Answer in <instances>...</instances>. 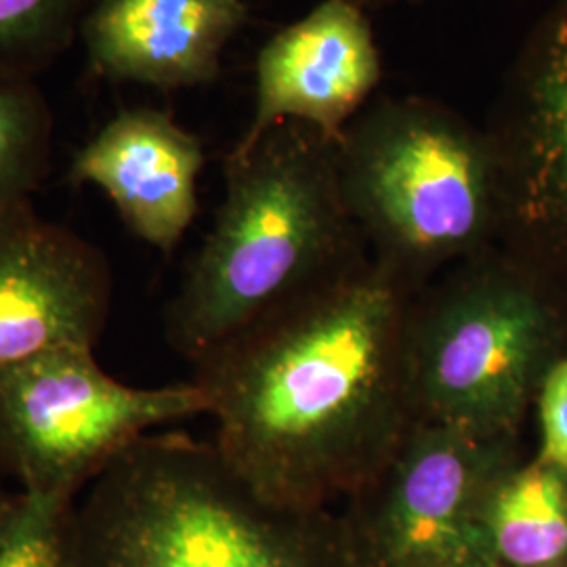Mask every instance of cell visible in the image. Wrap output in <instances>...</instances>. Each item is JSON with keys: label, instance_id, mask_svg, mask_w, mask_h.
Wrapping results in <instances>:
<instances>
[{"label": "cell", "instance_id": "12", "mask_svg": "<svg viewBox=\"0 0 567 567\" xmlns=\"http://www.w3.org/2000/svg\"><path fill=\"white\" fill-rule=\"evenodd\" d=\"M246 23L243 0H97L81 39L105 79L173 91L215 81Z\"/></svg>", "mask_w": 567, "mask_h": 567}, {"label": "cell", "instance_id": "6", "mask_svg": "<svg viewBox=\"0 0 567 567\" xmlns=\"http://www.w3.org/2000/svg\"><path fill=\"white\" fill-rule=\"evenodd\" d=\"M208 412L203 389L124 385L91 347H58L0 365V468L23 494L72 505L154 426Z\"/></svg>", "mask_w": 567, "mask_h": 567}, {"label": "cell", "instance_id": "17", "mask_svg": "<svg viewBox=\"0 0 567 567\" xmlns=\"http://www.w3.org/2000/svg\"><path fill=\"white\" fill-rule=\"evenodd\" d=\"M25 508H28V496L23 492H2L0 489V553L11 540Z\"/></svg>", "mask_w": 567, "mask_h": 567}, {"label": "cell", "instance_id": "20", "mask_svg": "<svg viewBox=\"0 0 567 567\" xmlns=\"http://www.w3.org/2000/svg\"><path fill=\"white\" fill-rule=\"evenodd\" d=\"M557 2H564V4H567V0H557Z\"/></svg>", "mask_w": 567, "mask_h": 567}, {"label": "cell", "instance_id": "18", "mask_svg": "<svg viewBox=\"0 0 567 567\" xmlns=\"http://www.w3.org/2000/svg\"><path fill=\"white\" fill-rule=\"evenodd\" d=\"M351 2L360 4L362 9H365V11L370 13V11H374V9H385V7L398 4V2H405V0H351Z\"/></svg>", "mask_w": 567, "mask_h": 567}, {"label": "cell", "instance_id": "4", "mask_svg": "<svg viewBox=\"0 0 567 567\" xmlns=\"http://www.w3.org/2000/svg\"><path fill=\"white\" fill-rule=\"evenodd\" d=\"M344 206L372 261L419 295L501 244V189L486 128L426 97L365 105L339 140Z\"/></svg>", "mask_w": 567, "mask_h": 567}, {"label": "cell", "instance_id": "11", "mask_svg": "<svg viewBox=\"0 0 567 567\" xmlns=\"http://www.w3.org/2000/svg\"><path fill=\"white\" fill-rule=\"evenodd\" d=\"M203 142L158 110H126L76 154L70 179L91 183L116 206L126 229L173 252L198 213Z\"/></svg>", "mask_w": 567, "mask_h": 567}, {"label": "cell", "instance_id": "2", "mask_svg": "<svg viewBox=\"0 0 567 567\" xmlns=\"http://www.w3.org/2000/svg\"><path fill=\"white\" fill-rule=\"evenodd\" d=\"M344 206L339 142L280 122L225 158V196L166 311L192 364L365 261Z\"/></svg>", "mask_w": 567, "mask_h": 567}, {"label": "cell", "instance_id": "15", "mask_svg": "<svg viewBox=\"0 0 567 567\" xmlns=\"http://www.w3.org/2000/svg\"><path fill=\"white\" fill-rule=\"evenodd\" d=\"M97 0H0V72L37 79L81 37Z\"/></svg>", "mask_w": 567, "mask_h": 567}, {"label": "cell", "instance_id": "8", "mask_svg": "<svg viewBox=\"0 0 567 567\" xmlns=\"http://www.w3.org/2000/svg\"><path fill=\"white\" fill-rule=\"evenodd\" d=\"M501 189V244L567 290V4L538 21L486 126Z\"/></svg>", "mask_w": 567, "mask_h": 567}, {"label": "cell", "instance_id": "5", "mask_svg": "<svg viewBox=\"0 0 567 567\" xmlns=\"http://www.w3.org/2000/svg\"><path fill=\"white\" fill-rule=\"evenodd\" d=\"M566 288L503 244L414 295L408 377L416 421L517 437L566 353Z\"/></svg>", "mask_w": 567, "mask_h": 567}, {"label": "cell", "instance_id": "10", "mask_svg": "<svg viewBox=\"0 0 567 567\" xmlns=\"http://www.w3.org/2000/svg\"><path fill=\"white\" fill-rule=\"evenodd\" d=\"M383 76L368 11L322 0L265 42L255 65V112L238 143L280 122H303L339 142Z\"/></svg>", "mask_w": 567, "mask_h": 567}, {"label": "cell", "instance_id": "16", "mask_svg": "<svg viewBox=\"0 0 567 567\" xmlns=\"http://www.w3.org/2000/svg\"><path fill=\"white\" fill-rule=\"evenodd\" d=\"M536 404L543 433L538 456L567 473V355L548 370Z\"/></svg>", "mask_w": 567, "mask_h": 567}, {"label": "cell", "instance_id": "13", "mask_svg": "<svg viewBox=\"0 0 567 567\" xmlns=\"http://www.w3.org/2000/svg\"><path fill=\"white\" fill-rule=\"evenodd\" d=\"M482 555L496 567H567V473L522 458L486 487L475 515Z\"/></svg>", "mask_w": 567, "mask_h": 567}, {"label": "cell", "instance_id": "1", "mask_svg": "<svg viewBox=\"0 0 567 567\" xmlns=\"http://www.w3.org/2000/svg\"><path fill=\"white\" fill-rule=\"evenodd\" d=\"M414 292L370 257L194 362L215 447L282 507L353 494L414 425Z\"/></svg>", "mask_w": 567, "mask_h": 567}, {"label": "cell", "instance_id": "7", "mask_svg": "<svg viewBox=\"0 0 567 567\" xmlns=\"http://www.w3.org/2000/svg\"><path fill=\"white\" fill-rule=\"evenodd\" d=\"M517 461V437H480L414 421L385 465L351 494L368 566L489 564L475 515L492 480Z\"/></svg>", "mask_w": 567, "mask_h": 567}, {"label": "cell", "instance_id": "9", "mask_svg": "<svg viewBox=\"0 0 567 567\" xmlns=\"http://www.w3.org/2000/svg\"><path fill=\"white\" fill-rule=\"evenodd\" d=\"M102 250L41 219L34 206L0 217V365L58 347H91L112 307Z\"/></svg>", "mask_w": 567, "mask_h": 567}, {"label": "cell", "instance_id": "14", "mask_svg": "<svg viewBox=\"0 0 567 567\" xmlns=\"http://www.w3.org/2000/svg\"><path fill=\"white\" fill-rule=\"evenodd\" d=\"M51 150L53 116L37 79L0 72V217L34 206Z\"/></svg>", "mask_w": 567, "mask_h": 567}, {"label": "cell", "instance_id": "19", "mask_svg": "<svg viewBox=\"0 0 567 567\" xmlns=\"http://www.w3.org/2000/svg\"><path fill=\"white\" fill-rule=\"evenodd\" d=\"M456 567H496V566H492V564H482V561H480V564H466V566H456Z\"/></svg>", "mask_w": 567, "mask_h": 567}, {"label": "cell", "instance_id": "3", "mask_svg": "<svg viewBox=\"0 0 567 567\" xmlns=\"http://www.w3.org/2000/svg\"><path fill=\"white\" fill-rule=\"evenodd\" d=\"M322 508L282 507L213 442L145 435L70 513L72 567H332Z\"/></svg>", "mask_w": 567, "mask_h": 567}]
</instances>
